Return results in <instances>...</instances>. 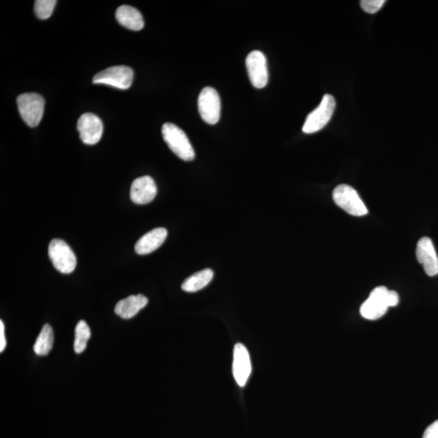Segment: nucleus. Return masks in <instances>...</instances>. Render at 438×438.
I'll list each match as a JSON object with an SVG mask.
<instances>
[{
  "mask_svg": "<svg viewBox=\"0 0 438 438\" xmlns=\"http://www.w3.org/2000/svg\"><path fill=\"white\" fill-rule=\"evenodd\" d=\"M198 111L206 123L215 124L220 119L221 100L217 90L206 87L201 90L198 97Z\"/></svg>",
  "mask_w": 438,
  "mask_h": 438,
  "instance_id": "6e6552de",
  "label": "nucleus"
},
{
  "mask_svg": "<svg viewBox=\"0 0 438 438\" xmlns=\"http://www.w3.org/2000/svg\"><path fill=\"white\" fill-rule=\"evenodd\" d=\"M246 67L250 83L256 89L266 87L269 80L267 61L264 54L260 51H254L248 54L246 58Z\"/></svg>",
  "mask_w": 438,
  "mask_h": 438,
  "instance_id": "1a4fd4ad",
  "label": "nucleus"
},
{
  "mask_svg": "<svg viewBox=\"0 0 438 438\" xmlns=\"http://www.w3.org/2000/svg\"><path fill=\"white\" fill-rule=\"evenodd\" d=\"M233 375L239 386H245L252 372L250 353L245 345L237 343L234 347Z\"/></svg>",
  "mask_w": 438,
  "mask_h": 438,
  "instance_id": "f8f14e48",
  "label": "nucleus"
},
{
  "mask_svg": "<svg viewBox=\"0 0 438 438\" xmlns=\"http://www.w3.org/2000/svg\"><path fill=\"white\" fill-rule=\"evenodd\" d=\"M386 287H377L370 293L368 300L360 307V314L365 319L375 320L383 317L390 308Z\"/></svg>",
  "mask_w": 438,
  "mask_h": 438,
  "instance_id": "0eeeda50",
  "label": "nucleus"
},
{
  "mask_svg": "<svg viewBox=\"0 0 438 438\" xmlns=\"http://www.w3.org/2000/svg\"><path fill=\"white\" fill-rule=\"evenodd\" d=\"M133 71L131 67L115 66L98 72L94 76L93 83L110 85L120 89H128L133 84Z\"/></svg>",
  "mask_w": 438,
  "mask_h": 438,
  "instance_id": "423d86ee",
  "label": "nucleus"
},
{
  "mask_svg": "<svg viewBox=\"0 0 438 438\" xmlns=\"http://www.w3.org/2000/svg\"><path fill=\"white\" fill-rule=\"evenodd\" d=\"M54 344L53 329L49 324L45 325L34 346L36 354L40 356L47 355L52 351Z\"/></svg>",
  "mask_w": 438,
  "mask_h": 438,
  "instance_id": "a211bd4d",
  "label": "nucleus"
},
{
  "mask_svg": "<svg viewBox=\"0 0 438 438\" xmlns=\"http://www.w3.org/2000/svg\"><path fill=\"white\" fill-rule=\"evenodd\" d=\"M56 0H37L34 3V12L41 20L48 19L52 15L56 6Z\"/></svg>",
  "mask_w": 438,
  "mask_h": 438,
  "instance_id": "aec40b11",
  "label": "nucleus"
},
{
  "mask_svg": "<svg viewBox=\"0 0 438 438\" xmlns=\"http://www.w3.org/2000/svg\"><path fill=\"white\" fill-rule=\"evenodd\" d=\"M147 304L148 299L143 295L130 296L118 302L115 311L120 318L130 319L135 317Z\"/></svg>",
  "mask_w": 438,
  "mask_h": 438,
  "instance_id": "2eb2a0df",
  "label": "nucleus"
},
{
  "mask_svg": "<svg viewBox=\"0 0 438 438\" xmlns=\"http://www.w3.org/2000/svg\"><path fill=\"white\" fill-rule=\"evenodd\" d=\"M415 255L428 276L435 277L438 274V256L430 238L423 237L419 239Z\"/></svg>",
  "mask_w": 438,
  "mask_h": 438,
  "instance_id": "9b49d317",
  "label": "nucleus"
},
{
  "mask_svg": "<svg viewBox=\"0 0 438 438\" xmlns=\"http://www.w3.org/2000/svg\"><path fill=\"white\" fill-rule=\"evenodd\" d=\"M162 134L164 141L176 156L184 161L195 159V151L186 133L177 125L166 123L162 126Z\"/></svg>",
  "mask_w": 438,
  "mask_h": 438,
  "instance_id": "f257e3e1",
  "label": "nucleus"
},
{
  "mask_svg": "<svg viewBox=\"0 0 438 438\" xmlns=\"http://www.w3.org/2000/svg\"><path fill=\"white\" fill-rule=\"evenodd\" d=\"M18 111L22 120L31 128L37 127L44 113V98L39 94L26 93L17 98Z\"/></svg>",
  "mask_w": 438,
  "mask_h": 438,
  "instance_id": "f03ea898",
  "label": "nucleus"
},
{
  "mask_svg": "<svg viewBox=\"0 0 438 438\" xmlns=\"http://www.w3.org/2000/svg\"><path fill=\"white\" fill-rule=\"evenodd\" d=\"M116 17L121 25L129 30L139 31L144 28V22L142 13L133 7L120 6L116 10Z\"/></svg>",
  "mask_w": 438,
  "mask_h": 438,
  "instance_id": "dca6fc26",
  "label": "nucleus"
},
{
  "mask_svg": "<svg viewBox=\"0 0 438 438\" xmlns=\"http://www.w3.org/2000/svg\"><path fill=\"white\" fill-rule=\"evenodd\" d=\"M422 438H438V419L427 427Z\"/></svg>",
  "mask_w": 438,
  "mask_h": 438,
  "instance_id": "4be33fe9",
  "label": "nucleus"
},
{
  "mask_svg": "<svg viewBox=\"0 0 438 438\" xmlns=\"http://www.w3.org/2000/svg\"><path fill=\"white\" fill-rule=\"evenodd\" d=\"M399 297L398 293L395 291H389L388 293V304L391 307H395L399 304Z\"/></svg>",
  "mask_w": 438,
  "mask_h": 438,
  "instance_id": "5701e85b",
  "label": "nucleus"
},
{
  "mask_svg": "<svg viewBox=\"0 0 438 438\" xmlns=\"http://www.w3.org/2000/svg\"><path fill=\"white\" fill-rule=\"evenodd\" d=\"M7 345L6 335H4V325L3 320L0 322V352L6 349Z\"/></svg>",
  "mask_w": 438,
  "mask_h": 438,
  "instance_id": "b1692460",
  "label": "nucleus"
},
{
  "mask_svg": "<svg viewBox=\"0 0 438 438\" xmlns=\"http://www.w3.org/2000/svg\"><path fill=\"white\" fill-rule=\"evenodd\" d=\"M166 237L168 231L165 228L153 229L138 239L135 245V251L139 255L150 254L162 246Z\"/></svg>",
  "mask_w": 438,
  "mask_h": 438,
  "instance_id": "4468645a",
  "label": "nucleus"
},
{
  "mask_svg": "<svg viewBox=\"0 0 438 438\" xmlns=\"http://www.w3.org/2000/svg\"><path fill=\"white\" fill-rule=\"evenodd\" d=\"M156 195V184L151 176L135 179L131 186L130 197L135 204H149L155 199Z\"/></svg>",
  "mask_w": 438,
  "mask_h": 438,
  "instance_id": "ddd939ff",
  "label": "nucleus"
},
{
  "mask_svg": "<svg viewBox=\"0 0 438 438\" xmlns=\"http://www.w3.org/2000/svg\"><path fill=\"white\" fill-rule=\"evenodd\" d=\"M333 199L338 206L351 215L361 217L369 213L358 192L349 185H338L333 191Z\"/></svg>",
  "mask_w": 438,
  "mask_h": 438,
  "instance_id": "7ed1b4c3",
  "label": "nucleus"
},
{
  "mask_svg": "<svg viewBox=\"0 0 438 438\" xmlns=\"http://www.w3.org/2000/svg\"><path fill=\"white\" fill-rule=\"evenodd\" d=\"M214 278V271L205 269L184 280L182 288L186 292H197L205 288Z\"/></svg>",
  "mask_w": 438,
  "mask_h": 438,
  "instance_id": "f3484780",
  "label": "nucleus"
},
{
  "mask_svg": "<svg viewBox=\"0 0 438 438\" xmlns=\"http://www.w3.org/2000/svg\"><path fill=\"white\" fill-rule=\"evenodd\" d=\"M78 130L81 141L85 144L93 146L100 141L103 132L102 122L96 115L85 113L78 122Z\"/></svg>",
  "mask_w": 438,
  "mask_h": 438,
  "instance_id": "9d476101",
  "label": "nucleus"
},
{
  "mask_svg": "<svg viewBox=\"0 0 438 438\" xmlns=\"http://www.w3.org/2000/svg\"><path fill=\"white\" fill-rule=\"evenodd\" d=\"M74 351L80 354L87 349V342L91 337V331L85 320H80L75 329Z\"/></svg>",
  "mask_w": 438,
  "mask_h": 438,
  "instance_id": "6ab92c4d",
  "label": "nucleus"
},
{
  "mask_svg": "<svg viewBox=\"0 0 438 438\" xmlns=\"http://www.w3.org/2000/svg\"><path fill=\"white\" fill-rule=\"evenodd\" d=\"M385 3V0H363L360 1V6L365 12L374 14L380 10Z\"/></svg>",
  "mask_w": 438,
  "mask_h": 438,
  "instance_id": "412c9836",
  "label": "nucleus"
},
{
  "mask_svg": "<svg viewBox=\"0 0 438 438\" xmlns=\"http://www.w3.org/2000/svg\"><path fill=\"white\" fill-rule=\"evenodd\" d=\"M336 99L331 94H326L322 98L320 105L307 116L303 126V132L311 134L318 132L326 126L336 110Z\"/></svg>",
  "mask_w": 438,
  "mask_h": 438,
  "instance_id": "20e7f679",
  "label": "nucleus"
},
{
  "mask_svg": "<svg viewBox=\"0 0 438 438\" xmlns=\"http://www.w3.org/2000/svg\"><path fill=\"white\" fill-rule=\"evenodd\" d=\"M48 255L52 263L62 274L74 272L76 266V257L67 243L60 239H54L50 243Z\"/></svg>",
  "mask_w": 438,
  "mask_h": 438,
  "instance_id": "39448f33",
  "label": "nucleus"
}]
</instances>
